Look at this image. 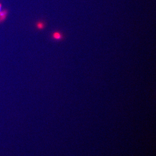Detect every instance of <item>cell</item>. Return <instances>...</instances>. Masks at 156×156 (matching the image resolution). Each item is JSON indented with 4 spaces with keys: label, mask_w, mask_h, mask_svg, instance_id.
Listing matches in <instances>:
<instances>
[{
    "label": "cell",
    "mask_w": 156,
    "mask_h": 156,
    "mask_svg": "<svg viewBox=\"0 0 156 156\" xmlns=\"http://www.w3.org/2000/svg\"><path fill=\"white\" fill-rule=\"evenodd\" d=\"M8 14V11L7 10H4L0 12V23L4 21L6 19Z\"/></svg>",
    "instance_id": "cell-1"
},
{
    "label": "cell",
    "mask_w": 156,
    "mask_h": 156,
    "mask_svg": "<svg viewBox=\"0 0 156 156\" xmlns=\"http://www.w3.org/2000/svg\"><path fill=\"white\" fill-rule=\"evenodd\" d=\"M2 5L1 4V3H0V12H1V11H1V9H2Z\"/></svg>",
    "instance_id": "cell-4"
},
{
    "label": "cell",
    "mask_w": 156,
    "mask_h": 156,
    "mask_svg": "<svg viewBox=\"0 0 156 156\" xmlns=\"http://www.w3.org/2000/svg\"><path fill=\"white\" fill-rule=\"evenodd\" d=\"M36 27L38 29L43 30L45 27V24L43 22H38L36 24Z\"/></svg>",
    "instance_id": "cell-3"
},
{
    "label": "cell",
    "mask_w": 156,
    "mask_h": 156,
    "mask_svg": "<svg viewBox=\"0 0 156 156\" xmlns=\"http://www.w3.org/2000/svg\"><path fill=\"white\" fill-rule=\"evenodd\" d=\"M52 36H53V39H55L56 40H60V39H61L62 38L61 34L59 32H54Z\"/></svg>",
    "instance_id": "cell-2"
}]
</instances>
